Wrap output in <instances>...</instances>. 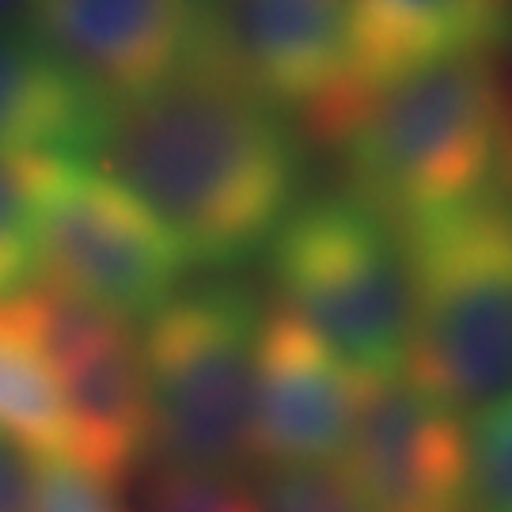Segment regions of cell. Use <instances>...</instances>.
<instances>
[{
  "label": "cell",
  "instance_id": "cell-1",
  "mask_svg": "<svg viewBox=\"0 0 512 512\" xmlns=\"http://www.w3.org/2000/svg\"><path fill=\"white\" fill-rule=\"evenodd\" d=\"M88 164L145 205L186 262L232 270L296 205L304 152L285 110L213 42L183 73L114 103Z\"/></svg>",
  "mask_w": 512,
  "mask_h": 512
},
{
  "label": "cell",
  "instance_id": "cell-2",
  "mask_svg": "<svg viewBox=\"0 0 512 512\" xmlns=\"http://www.w3.org/2000/svg\"><path fill=\"white\" fill-rule=\"evenodd\" d=\"M334 141L353 194L403 224L512 179V99L490 50H463L365 92Z\"/></svg>",
  "mask_w": 512,
  "mask_h": 512
},
{
  "label": "cell",
  "instance_id": "cell-3",
  "mask_svg": "<svg viewBox=\"0 0 512 512\" xmlns=\"http://www.w3.org/2000/svg\"><path fill=\"white\" fill-rule=\"evenodd\" d=\"M399 228L410 262L406 372L452 410L512 391V190H478Z\"/></svg>",
  "mask_w": 512,
  "mask_h": 512
},
{
  "label": "cell",
  "instance_id": "cell-4",
  "mask_svg": "<svg viewBox=\"0 0 512 512\" xmlns=\"http://www.w3.org/2000/svg\"><path fill=\"white\" fill-rule=\"evenodd\" d=\"M270 247L281 308L353 372L399 376L410 357V262L403 228L361 194L293 205Z\"/></svg>",
  "mask_w": 512,
  "mask_h": 512
},
{
  "label": "cell",
  "instance_id": "cell-5",
  "mask_svg": "<svg viewBox=\"0 0 512 512\" xmlns=\"http://www.w3.org/2000/svg\"><path fill=\"white\" fill-rule=\"evenodd\" d=\"M258 330L262 311L236 281L175 293L145 319L148 418L167 463L239 475L251 459Z\"/></svg>",
  "mask_w": 512,
  "mask_h": 512
},
{
  "label": "cell",
  "instance_id": "cell-6",
  "mask_svg": "<svg viewBox=\"0 0 512 512\" xmlns=\"http://www.w3.org/2000/svg\"><path fill=\"white\" fill-rule=\"evenodd\" d=\"M38 277L118 319H148L179 293L186 255L129 190L76 156H54L35 217Z\"/></svg>",
  "mask_w": 512,
  "mask_h": 512
},
{
  "label": "cell",
  "instance_id": "cell-7",
  "mask_svg": "<svg viewBox=\"0 0 512 512\" xmlns=\"http://www.w3.org/2000/svg\"><path fill=\"white\" fill-rule=\"evenodd\" d=\"M61 391L69 452L107 478L133 471L152 444L141 338L129 319L95 308L46 277L12 293Z\"/></svg>",
  "mask_w": 512,
  "mask_h": 512
},
{
  "label": "cell",
  "instance_id": "cell-8",
  "mask_svg": "<svg viewBox=\"0 0 512 512\" xmlns=\"http://www.w3.org/2000/svg\"><path fill=\"white\" fill-rule=\"evenodd\" d=\"M23 31L95 95L126 103L217 42V0H27Z\"/></svg>",
  "mask_w": 512,
  "mask_h": 512
},
{
  "label": "cell",
  "instance_id": "cell-9",
  "mask_svg": "<svg viewBox=\"0 0 512 512\" xmlns=\"http://www.w3.org/2000/svg\"><path fill=\"white\" fill-rule=\"evenodd\" d=\"M342 459L372 512H471L459 410L410 372L361 380Z\"/></svg>",
  "mask_w": 512,
  "mask_h": 512
},
{
  "label": "cell",
  "instance_id": "cell-10",
  "mask_svg": "<svg viewBox=\"0 0 512 512\" xmlns=\"http://www.w3.org/2000/svg\"><path fill=\"white\" fill-rule=\"evenodd\" d=\"M217 46L251 88L330 141L357 107L349 0H217Z\"/></svg>",
  "mask_w": 512,
  "mask_h": 512
},
{
  "label": "cell",
  "instance_id": "cell-11",
  "mask_svg": "<svg viewBox=\"0 0 512 512\" xmlns=\"http://www.w3.org/2000/svg\"><path fill=\"white\" fill-rule=\"evenodd\" d=\"M361 372L293 311L262 315L251 403V459L266 467L338 463L349 444Z\"/></svg>",
  "mask_w": 512,
  "mask_h": 512
},
{
  "label": "cell",
  "instance_id": "cell-12",
  "mask_svg": "<svg viewBox=\"0 0 512 512\" xmlns=\"http://www.w3.org/2000/svg\"><path fill=\"white\" fill-rule=\"evenodd\" d=\"M512 27V0H349V69L361 95L463 50H490Z\"/></svg>",
  "mask_w": 512,
  "mask_h": 512
},
{
  "label": "cell",
  "instance_id": "cell-13",
  "mask_svg": "<svg viewBox=\"0 0 512 512\" xmlns=\"http://www.w3.org/2000/svg\"><path fill=\"white\" fill-rule=\"evenodd\" d=\"M110 107L23 27H0V152L88 160Z\"/></svg>",
  "mask_w": 512,
  "mask_h": 512
},
{
  "label": "cell",
  "instance_id": "cell-14",
  "mask_svg": "<svg viewBox=\"0 0 512 512\" xmlns=\"http://www.w3.org/2000/svg\"><path fill=\"white\" fill-rule=\"evenodd\" d=\"M0 429L35 452H69L57 380L12 296H0Z\"/></svg>",
  "mask_w": 512,
  "mask_h": 512
},
{
  "label": "cell",
  "instance_id": "cell-15",
  "mask_svg": "<svg viewBox=\"0 0 512 512\" xmlns=\"http://www.w3.org/2000/svg\"><path fill=\"white\" fill-rule=\"evenodd\" d=\"M50 160L46 152H0V296L38 277L35 217Z\"/></svg>",
  "mask_w": 512,
  "mask_h": 512
},
{
  "label": "cell",
  "instance_id": "cell-16",
  "mask_svg": "<svg viewBox=\"0 0 512 512\" xmlns=\"http://www.w3.org/2000/svg\"><path fill=\"white\" fill-rule=\"evenodd\" d=\"M471 512H512V391L475 406L467 433Z\"/></svg>",
  "mask_w": 512,
  "mask_h": 512
},
{
  "label": "cell",
  "instance_id": "cell-17",
  "mask_svg": "<svg viewBox=\"0 0 512 512\" xmlns=\"http://www.w3.org/2000/svg\"><path fill=\"white\" fill-rule=\"evenodd\" d=\"M262 512H372L357 482L338 463L274 467L258 490Z\"/></svg>",
  "mask_w": 512,
  "mask_h": 512
},
{
  "label": "cell",
  "instance_id": "cell-18",
  "mask_svg": "<svg viewBox=\"0 0 512 512\" xmlns=\"http://www.w3.org/2000/svg\"><path fill=\"white\" fill-rule=\"evenodd\" d=\"M152 512H262L258 494H251L232 471H198V467H175L152 482Z\"/></svg>",
  "mask_w": 512,
  "mask_h": 512
},
{
  "label": "cell",
  "instance_id": "cell-19",
  "mask_svg": "<svg viewBox=\"0 0 512 512\" xmlns=\"http://www.w3.org/2000/svg\"><path fill=\"white\" fill-rule=\"evenodd\" d=\"M114 486V478L73 452H42L35 512H122Z\"/></svg>",
  "mask_w": 512,
  "mask_h": 512
},
{
  "label": "cell",
  "instance_id": "cell-20",
  "mask_svg": "<svg viewBox=\"0 0 512 512\" xmlns=\"http://www.w3.org/2000/svg\"><path fill=\"white\" fill-rule=\"evenodd\" d=\"M38 456L27 440L0 429V512H35Z\"/></svg>",
  "mask_w": 512,
  "mask_h": 512
},
{
  "label": "cell",
  "instance_id": "cell-21",
  "mask_svg": "<svg viewBox=\"0 0 512 512\" xmlns=\"http://www.w3.org/2000/svg\"><path fill=\"white\" fill-rule=\"evenodd\" d=\"M19 4H27V0H0V16H8V12L19 8Z\"/></svg>",
  "mask_w": 512,
  "mask_h": 512
}]
</instances>
